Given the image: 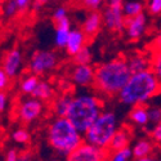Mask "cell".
<instances>
[{"instance_id": "6da1fadb", "label": "cell", "mask_w": 161, "mask_h": 161, "mask_svg": "<svg viewBox=\"0 0 161 161\" xmlns=\"http://www.w3.org/2000/svg\"><path fill=\"white\" fill-rule=\"evenodd\" d=\"M131 71L125 57H116L99 63L96 67L93 89L102 98L117 96L129 81Z\"/></svg>"}, {"instance_id": "7a4b0ae2", "label": "cell", "mask_w": 161, "mask_h": 161, "mask_svg": "<svg viewBox=\"0 0 161 161\" xmlns=\"http://www.w3.org/2000/svg\"><path fill=\"white\" fill-rule=\"evenodd\" d=\"M47 142L57 156L66 158L84 142V134L67 117L53 116L47 125Z\"/></svg>"}, {"instance_id": "3957f363", "label": "cell", "mask_w": 161, "mask_h": 161, "mask_svg": "<svg viewBox=\"0 0 161 161\" xmlns=\"http://www.w3.org/2000/svg\"><path fill=\"white\" fill-rule=\"evenodd\" d=\"M161 92V84L151 70L131 74L129 81L120 90V103L129 107L147 104Z\"/></svg>"}, {"instance_id": "277c9868", "label": "cell", "mask_w": 161, "mask_h": 161, "mask_svg": "<svg viewBox=\"0 0 161 161\" xmlns=\"http://www.w3.org/2000/svg\"><path fill=\"white\" fill-rule=\"evenodd\" d=\"M103 98L97 93H79L74 94L67 119L75 125V128L83 134L94 123V120L103 111Z\"/></svg>"}, {"instance_id": "5b68a950", "label": "cell", "mask_w": 161, "mask_h": 161, "mask_svg": "<svg viewBox=\"0 0 161 161\" xmlns=\"http://www.w3.org/2000/svg\"><path fill=\"white\" fill-rule=\"evenodd\" d=\"M119 128L116 114L111 110H103L84 133V141L101 148L108 150L110 143Z\"/></svg>"}, {"instance_id": "8992f818", "label": "cell", "mask_w": 161, "mask_h": 161, "mask_svg": "<svg viewBox=\"0 0 161 161\" xmlns=\"http://www.w3.org/2000/svg\"><path fill=\"white\" fill-rule=\"evenodd\" d=\"M49 104L32 96L21 97L14 106V117L21 125H31L43 117Z\"/></svg>"}, {"instance_id": "52a82bcc", "label": "cell", "mask_w": 161, "mask_h": 161, "mask_svg": "<svg viewBox=\"0 0 161 161\" xmlns=\"http://www.w3.org/2000/svg\"><path fill=\"white\" fill-rule=\"evenodd\" d=\"M58 56L52 50H36L29 62V71L36 76H44L58 67Z\"/></svg>"}, {"instance_id": "ba28073f", "label": "cell", "mask_w": 161, "mask_h": 161, "mask_svg": "<svg viewBox=\"0 0 161 161\" xmlns=\"http://www.w3.org/2000/svg\"><path fill=\"white\" fill-rule=\"evenodd\" d=\"M108 150L101 148L84 141L75 151H72L64 158V161H108Z\"/></svg>"}, {"instance_id": "9c48e42d", "label": "cell", "mask_w": 161, "mask_h": 161, "mask_svg": "<svg viewBox=\"0 0 161 161\" xmlns=\"http://www.w3.org/2000/svg\"><path fill=\"white\" fill-rule=\"evenodd\" d=\"M102 17H103V25L107 30L117 34L124 31L126 17L123 12V5L107 4L102 12Z\"/></svg>"}, {"instance_id": "30bf717a", "label": "cell", "mask_w": 161, "mask_h": 161, "mask_svg": "<svg viewBox=\"0 0 161 161\" xmlns=\"http://www.w3.org/2000/svg\"><path fill=\"white\" fill-rule=\"evenodd\" d=\"M96 69L92 64H72L69 79L77 88H90L94 84Z\"/></svg>"}, {"instance_id": "8fae6325", "label": "cell", "mask_w": 161, "mask_h": 161, "mask_svg": "<svg viewBox=\"0 0 161 161\" xmlns=\"http://www.w3.org/2000/svg\"><path fill=\"white\" fill-rule=\"evenodd\" d=\"M147 26H148L147 16L143 12V13H141V14H138L136 17L126 18L124 32H125L126 37L130 40V42H138V40H141L144 36V34L147 31Z\"/></svg>"}, {"instance_id": "7c38bea8", "label": "cell", "mask_w": 161, "mask_h": 161, "mask_svg": "<svg viewBox=\"0 0 161 161\" xmlns=\"http://www.w3.org/2000/svg\"><path fill=\"white\" fill-rule=\"evenodd\" d=\"M2 67L4 71L8 74L10 79H14L19 75L23 67V54L18 48H13L9 52L5 53L3 58V64Z\"/></svg>"}, {"instance_id": "4fadbf2b", "label": "cell", "mask_w": 161, "mask_h": 161, "mask_svg": "<svg viewBox=\"0 0 161 161\" xmlns=\"http://www.w3.org/2000/svg\"><path fill=\"white\" fill-rule=\"evenodd\" d=\"M72 98H74L72 92H59L54 97V99L49 103V111L52 112V115L58 117H66L67 112L70 110Z\"/></svg>"}, {"instance_id": "5bb4252c", "label": "cell", "mask_w": 161, "mask_h": 161, "mask_svg": "<svg viewBox=\"0 0 161 161\" xmlns=\"http://www.w3.org/2000/svg\"><path fill=\"white\" fill-rule=\"evenodd\" d=\"M102 25H103L102 13L98 12V10H90L83 21L81 30L85 32L88 39H93V37H96L97 34L99 32Z\"/></svg>"}, {"instance_id": "9a60e30c", "label": "cell", "mask_w": 161, "mask_h": 161, "mask_svg": "<svg viewBox=\"0 0 161 161\" xmlns=\"http://www.w3.org/2000/svg\"><path fill=\"white\" fill-rule=\"evenodd\" d=\"M128 66L131 71V74L136 72H142L146 70L151 69V56L143 52H133L126 57Z\"/></svg>"}, {"instance_id": "2e32d148", "label": "cell", "mask_w": 161, "mask_h": 161, "mask_svg": "<svg viewBox=\"0 0 161 161\" xmlns=\"http://www.w3.org/2000/svg\"><path fill=\"white\" fill-rule=\"evenodd\" d=\"M85 45H88V36L85 35V32L81 29H72L69 35V39H67L64 50L70 57H74Z\"/></svg>"}, {"instance_id": "e0dca14e", "label": "cell", "mask_w": 161, "mask_h": 161, "mask_svg": "<svg viewBox=\"0 0 161 161\" xmlns=\"http://www.w3.org/2000/svg\"><path fill=\"white\" fill-rule=\"evenodd\" d=\"M58 94L57 93V89L56 86L53 85L50 81H48V80H40L37 86L35 88L34 93H32V97L43 101L44 103L49 104L53 99H54V97Z\"/></svg>"}, {"instance_id": "ac0fdd59", "label": "cell", "mask_w": 161, "mask_h": 161, "mask_svg": "<svg viewBox=\"0 0 161 161\" xmlns=\"http://www.w3.org/2000/svg\"><path fill=\"white\" fill-rule=\"evenodd\" d=\"M131 138H133L131 129L129 126H120L110 143L108 151L112 152V151H116L120 148H124V147H128L131 142Z\"/></svg>"}, {"instance_id": "d6986e66", "label": "cell", "mask_w": 161, "mask_h": 161, "mask_svg": "<svg viewBox=\"0 0 161 161\" xmlns=\"http://www.w3.org/2000/svg\"><path fill=\"white\" fill-rule=\"evenodd\" d=\"M56 30H54V45L59 49H64L67 44V39L71 32V22L67 17L59 22H56Z\"/></svg>"}, {"instance_id": "ffe728a7", "label": "cell", "mask_w": 161, "mask_h": 161, "mask_svg": "<svg viewBox=\"0 0 161 161\" xmlns=\"http://www.w3.org/2000/svg\"><path fill=\"white\" fill-rule=\"evenodd\" d=\"M130 121L139 128H144L150 124L148 120V111H147V106L146 104H139V106H134L131 107V111L129 114Z\"/></svg>"}, {"instance_id": "44dd1931", "label": "cell", "mask_w": 161, "mask_h": 161, "mask_svg": "<svg viewBox=\"0 0 161 161\" xmlns=\"http://www.w3.org/2000/svg\"><path fill=\"white\" fill-rule=\"evenodd\" d=\"M131 151L134 158L151 156V153L153 152V141L150 138H141L133 144Z\"/></svg>"}, {"instance_id": "7402d4cb", "label": "cell", "mask_w": 161, "mask_h": 161, "mask_svg": "<svg viewBox=\"0 0 161 161\" xmlns=\"http://www.w3.org/2000/svg\"><path fill=\"white\" fill-rule=\"evenodd\" d=\"M40 81V79L39 76L34 75V74H29V75H26L22 77L21 80V83H19V90L23 96H32V93L35 90V88L37 86Z\"/></svg>"}, {"instance_id": "603a6c76", "label": "cell", "mask_w": 161, "mask_h": 161, "mask_svg": "<svg viewBox=\"0 0 161 161\" xmlns=\"http://www.w3.org/2000/svg\"><path fill=\"white\" fill-rule=\"evenodd\" d=\"M123 12L126 18L136 17L144 12V4L141 0H125L123 4Z\"/></svg>"}, {"instance_id": "cb8c5ba5", "label": "cell", "mask_w": 161, "mask_h": 161, "mask_svg": "<svg viewBox=\"0 0 161 161\" xmlns=\"http://www.w3.org/2000/svg\"><path fill=\"white\" fill-rule=\"evenodd\" d=\"M93 59V53L89 45H85L80 49L72 57V62L75 64H90Z\"/></svg>"}, {"instance_id": "d4e9b609", "label": "cell", "mask_w": 161, "mask_h": 161, "mask_svg": "<svg viewBox=\"0 0 161 161\" xmlns=\"http://www.w3.org/2000/svg\"><path fill=\"white\" fill-rule=\"evenodd\" d=\"M133 157V151H131V147H124V148H120L116 151L110 152V157L108 161H130Z\"/></svg>"}, {"instance_id": "484cf974", "label": "cell", "mask_w": 161, "mask_h": 161, "mask_svg": "<svg viewBox=\"0 0 161 161\" xmlns=\"http://www.w3.org/2000/svg\"><path fill=\"white\" fill-rule=\"evenodd\" d=\"M10 138H12L13 142H16L18 144H27L31 141V134H30V131L26 128L21 126V128L14 129L12 131Z\"/></svg>"}, {"instance_id": "4316f807", "label": "cell", "mask_w": 161, "mask_h": 161, "mask_svg": "<svg viewBox=\"0 0 161 161\" xmlns=\"http://www.w3.org/2000/svg\"><path fill=\"white\" fill-rule=\"evenodd\" d=\"M21 12L16 0H5L2 4V16L5 18H13L17 16V13Z\"/></svg>"}, {"instance_id": "83f0119b", "label": "cell", "mask_w": 161, "mask_h": 161, "mask_svg": "<svg viewBox=\"0 0 161 161\" xmlns=\"http://www.w3.org/2000/svg\"><path fill=\"white\" fill-rule=\"evenodd\" d=\"M161 84V50H152L151 53V69Z\"/></svg>"}, {"instance_id": "f1b7e54d", "label": "cell", "mask_w": 161, "mask_h": 161, "mask_svg": "<svg viewBox=\"0 0 161 161\" xmlns=\"http://www.w3.org/2000/svg\"><path fill=\"white\" fill-rule=\"evenodd\" d=\"M147 111H148V120L150 124L156 125L161 121V107L158 106H148L147 107Z\"/></svg>"}, {"instance_id": "f546056e", "label": "cell", "mask_w": 161, "mask_h": 161, "mask_svg": "<svg viewBox=\"0 0 161 161\" xmlns=\"http://www.w3.org/2000/svg\"><path fill=\"white\" fill-rule=\"evenodd\" d=\"M104 2L106 0H79L80 5L85 9H88L89 12L90 10H98Z\"/></svg>"}, {"instance_id": "4dcf8cb0", "label": "cell", "mask_w": 161, "mask_h": 161, "mask_svg": "<svg viewBox=\"0 0 161 161\" xmlns=\"http://www.w3.org/2000/svg\"><path fill=\"white\" fill-rule=\"evenodd\" d=\"M67 17H69V12H67V8L63 7V5L57 7L56 10L53 12V16H52L53 22H54V23L56 22H59V21H62V19H64Z\"/></svg>"}, {"instance_id": "1f68e13d", "label": "cell", "mask_w": 161, "mask_h": 161, "mask_svg": "<svg viewBox=\"0 0 161 161\" xmlns=\"http://www.w3.org/2000/svg\"><path fill=\"white\" fill-rule=\"evenodd\" d=\"M147 9H148L150 14L160 16L161 14V0H148V3H147Z\"/></svg>"}, {"instance_id": "d6a6232c", "label": "cell", "mask_w": 161, "mask_h": 161, "mask_svg": "<svg viewBox=\"0 0 161 161\" xmlns=\"http://www.w3.org/2000/svg\"><path fill=\"white\" fill-rule=\"evenodd\" d=\"M10 77L4 71L3 67H0V92H5L10 85Z\"/></svg>"}, {"instance_id": "836d02e7", "label": "cell", "mask_w": 161, "mask_h": 161, "mask_svg": "<svg viewBox=\"0 0 161 161\" xmlns=\"http://www.w3.org/2000/svg\"><path fill=\"white\" fill-rule=\"evenodd\" d=\"M151 139L153 141V143L161 146V125H158V124L153 125V128L151 130Z\"/></svg>"}, {"instance_id": "e575fe53", "label": "cell", "mask_w": 161, "mask_h": 161, "mask_svg": "<svg viewBox=\"0 0 161 161\" xmlns=\"http://www.w3.org/2000/svg\"><path fill=\"white\" fill-rule=\"evenodd\" d=\"M19 153L21 152L16 148H9V150H7V152L4 155V161H17Z\"/></svg>"}, {"instance_id": "d590c367", "label": "cell", "mask_w": 161, "mask_h": 161, "mask_svg": "<svg viewBox=\"0 0 161 161\" xmlns=\"http://www.w3.org/2000/svg\"><path fill=\"white\" fill-rule=\"evenodd\" d=\"M9 104V97L5 92H0V112H5Z\"/></svg>"}, {"instance_id": "8d00e7d4", "label": "cell", "mask_w": 161, "mask_h": 161, "mask_svg": "<svg viewBox=\"0 0 161 161\" xmlns=\"http://www.w3.org/2000/svg\"><path fill=\"white\" fill-rule=\"evenodd\" d=\"M151 50H161V30L155 35V37L152 40Z\"/></svg>"}, {"instance_id": "74e56055", "label": "cell", "mask_w": 161, "mask_h": 161, "mask_svg": "<svg viewBox=\"0 0 161 161\" xmlns=\"http://www.w3.org/2000/svg\"><path fill=\"white\" fill-rule=\"evenodd\" d=\"M17 161H34V155L31 151H25V152H21Z\"/></svg>"}, {"instance_id": "f35d334b", "label": "cell", "mask_w": 161, "mask_h": 161, "mask_svg": "<svg viewBox=\"0 0 161 161\" xmlns=\"http://www.w3.org/2000/svg\"><path fill=\"white\" fill-rule=\"evenodd\" d=\"M49 2H53V0H35L34 2V4H32V9L35 10V12H39L40 9H42L47 3H49Z\"/></svg>"}, {"instance_id": "ab89813d", "label": "cell", "mask_w": 161, "mask_h": 161, "mask_svg": "<svg viewBox=\"0 0 161 161\" xmlns=\"http://www.w3.org/2000/svg\"><path fill=\"white\" fill-rule=\"evenodd\" d=\"M16 2H17V4H18L19 10L23 12V10H26V9H27V8L31 5L32 0H16Z\"/></svg>"}, {"instance_id": "60d3db41", "label": "cell", "mask_w": 161, "mask_h": 161, "mask_svg": "<svg viewBox=\"0 0 161 161\" xmlns=\"http://www.w3.org/2000/svg\"><path fill=\"white\" fill-rule=\"evenodd\" d=\"M107 4H112V5H123L125 0H106Z\"/></svg>"}, {"instance_id": "b9f144b4", "label": "cell", "mask_w": 161, "mask_h": 161, "mask_svg": "<svg viewBox=\"0 0 161 161\" xmlns=\"http://www.w3.org/2000/svg\"><path fill=\"white\" fill-rule=\"evenodd\" d=\"M136 161H157L155 160L152 156H146V157H141V158H136Z\"/></svg>"}, {"instance_id": "7bdbcfd3", "label": "cell", "mask_w": 161, "mask_h": 161, "mask_svg": "<svg viewBox=\"0 0 161 161\" xmlns=\"http://www.w3.org/2000/svg\"><path fill=\"white\" fill-rule=\"evenodd\" d=\"M0 16H2V4H0Z\"/></svg>"}, {"instance_id": "ee69618b", "label": "cell", "mask_w": 161, "mask_h": 161, "mask_svg": "<svg viewBox=\"0 0 161 161\" xmlns=\"http://www.w3.org/2000/svg\"><path fill=\"white\" fill-rule=\"evenodd\" d=\"M4 2H5V0H0V4H3Z\"/></svg>"}, {"instance_id": "f6af8a7d", "label": "cell", "mask_w": 161, "mask_h": 161, "mask_svg": "<svg viewBox=\"0 0 161 161\" xmlns=\"http://www.w3.org/2000/svg\"><path fill=\"white\" fill-rule=\"evenodd\" d=\"M157 161H161V157H158V160H157Z\"/></svg>"}, {"instance_id": "bcb514c9", "label": "cell", "mask_w": 161, "mask_h": 161, "mask_svg": "<svg viewBox=\"0 0 161 161\" xmlns=\"http://www.w3.org/2000/svg\"><path fill=\"white\" fill-rule=\"evenodd\" d=\"M158 125H161V121H160V123H158Z\"/></svg>"}]
</instances>
